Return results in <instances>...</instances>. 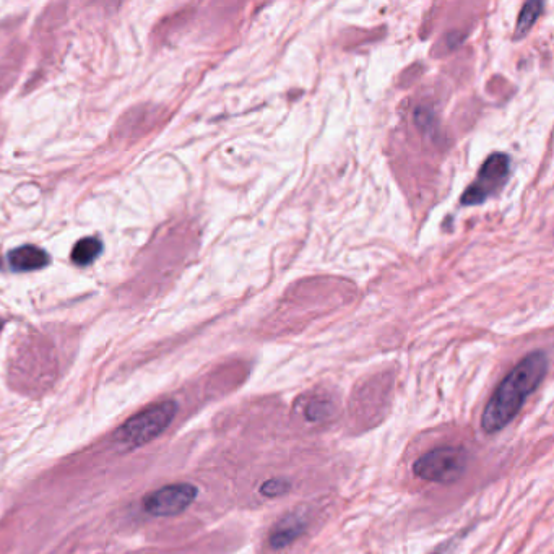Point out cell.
<instances>
[{"label": "cell", "instance_id": "obj_11", "mask_svg": "<svg viewBox=\"0 0 554 554\" xmlns=\"http://www.w3.org/2000/svg\"><path fill=\"white\" fill-rule=\"evenodd\" d=\"M434 554H438V553H434Z\"/></svg>", "mask_w": 554, "mask_h": 554}, {"label": "cell", "instance_id": "obj_8", "mask_svg": "<svg viewBox=\"0 0 554 554\" xmlns=\"http://www.w3.org/2000/svg\"><path fill=\"white\" fill-rule=\"evenodd\" d=\"M103 252V243L98 238H83L75 244L74 251H72V260L75 265L80 267H87V265L93 264Z\"/></svg>", "mask_w": 554, "mask_h": 554}, {"label": "cell", "instance_id": "obj_10", "mask_svg": "<svg viewBox=\"0 0 554 554\" xmlns=\"http://www.w3.org/2000/svg\"><path fill=\"white\" fill-rule=\"evenodd\" d=\"M290 481L283 478H273V480L265 481L264 485L260 486V493L264 494L265 498H278L282 494L290 491Z\"/></svg>", "mask_w": 554, "mask_h": 554}, {"label": "cell", "instance_id": "obj_3", "mask_svg": "<svg viewBox=\"0 0 554 554\" xmlns=\"http://www.w3.org/2000/svg\"><path fill=\"white\" fill-rule=\"evenodd\" d=\"M468 454L464 447H436L416 460L413 472L421 480L451 485L464 477Z\"/></svg>", "mask_w": 554, "mask_h": 554}, {"label": "cell", "instance_id": "obj_9", "mask_svg": "<svg viewBox=\"0 0 554 554\" xmlns=\"http://www.w3.org/2000/svg\"><path fill=\"white\" fill-rule=\"evenodd\" d=\"M542 10L543 4L542 2H538V0H533V2L525 4L524 9H522L519 15V22H517L514 38L520 39L522 36L527 35L533 23L537 22L538 17L542 15Z\"/></svg>", "mask_w": 554, "mask_h": 554}, {"label": "cell", "instance_id": "obj_1", "mask_svg": "<svg viewBox=\"0 0 554 554\" xmlns=\"http://www.w3.org/2000/svg\"><path fill=\"white\" fill-rule=\"evenodd\" d=\"M548 364L545 351H533L504 377L481 415V429L486 434L503 431L519 415L527 399L545 379Z\"/></svg>", "mask_w": 554, "mask_h": 554}, {"label": "cell", "instance_id": "obj_6", "mask_svg": "<svg viewBox=\"0 0 554 554\" xmlns=\"http://www.w3.org/2000/svg\"><path fill=\"white\" fill-rule=\"evenodd\" d=\"M10 269L15 272H31V270H39L49 264L48 252L39 249L36 246H22L10 251L9 256Z\"/></svg>", "mask_w": 554, "mask_h": 554}, {"label": "cell", "instance_id": "obj_5", "mask_svg": "<svg viewBox=\"0 0 554 554\" xmlns=\"http://www.w3.org/2000/svg\"><path fill=\"white\" fill-rule=\"evenodd\" d=\"M197 488L189 483H174L153 491L143 499V509L155 517L179 516L194 503Z\"/></svg>", "mask_w": 554, "mask_h": 554}, {"label": "cell", "instance_id": "obj_7", "mask_svg": "<svg viewBox=\"0 0 554 554\" xmlns=\"http://www.w3.org/2000/svg\"><path fill=\"white\" fill-rule=\"evenodd\" d=\"M304 532H306V520L295 514L288 516L277 525V529L273 530L269 538L270 546L273 550H283L286 546L296 542Z\"/></svg>", "mask_w": 554, "mask_h": 554}, {"label": "cell", "instance_id": "obj_4", "mask_svg": "<svg viewBox=\"0 0 554 554\" xmlns=\"http://www.w3.org/2000/svg\"><path fill=\"white\" fill-rule=\"evenodd\" d=\"M511 173V158L504 153H494L485 161V165L481 166L477 179L462 194V204L465 207L483 204L493 195L503 191L506 182L511 178Z\"/></svg>", "mask_w": 554, "mask_h": 554}, {"label": "cell", "instance_id": "obj_2", "mask_svg": "<svg viewBox=\"0 0 554 554\" xmlns=\"http://www.w3.org/2000/svg\"><path fill=\"white\" fill-rule=\"evenodd\" d=\"M176 413L178 405L173 400L155 403L127 420L126 425L119 429L117 439L129 449H137L165 433Z\"/></svg>", "mask_w": 554, "mask_h": 554}]
</instances>
